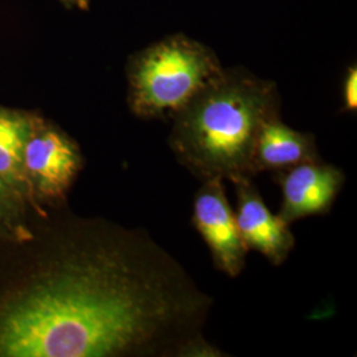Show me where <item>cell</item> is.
Masks as SVG:
<instances>
[{
    "label": "cell",
    "instance_id": "6da1fadb",
    "mask_svg": "<svg viewBox=\"0 0 357 357\" xmlns=\"http://www.w3.org/2000/svg\"><path fill=\"white\" fill-rule=\"evenodd\" d=\"M64 206L0 243V357L225 356L203 333L213 298L175 257Z\"/></svg>",
    "mask_w": 357,
    "mask_h": 357
},
{
    "label": "cell",
    "instance_id": "7a4b0ae2",
    "mask_svg": "<svg viewBox=\"0 0 357 357\" xmlns=\"http://www.w3.org/2000/svg\"><path fill=\"white\" fill-rule=\"evenodd\" d=\"M275 115L273 84L224 72L174 116L168 144L178 163L200 181L253 178L255 142Z\"/></svg>",
    "mask_w": 357,
    "mask_h": 357
},
{
    "label": "cell",
    "instance_id": "3957f363",
    "mask_svg": "<svg viewBox=\"0 0 357 357\" xmlns=\"http://www.w3.org/2000/svg\"><path fill=\"white\" fill-rule=\"evenodd\" d=\"M222 73L216 57L193 41L159 43L128 68L130 109L141 118H174Z\"/></svg>",
    "mask_w": 357,
    "mask_h": 357
},
{
    "label": "cell",
    "instance_id": "277c9868",
    "mask_svg": "<svg viewBox=\"0 0 357 357\" xmlns=\"http://www.w3.org/2000/svg\"><path fill=\"white\" fill-rule=\"evenodd\" d=\"M29 205L38 215L66 204V196L84 168L81 149L63 128L33 113L22 158Z\"/></svg>",
    "mask_w": 357,
    "mask_h": 357
},
{
    "label": "cell",
    "instance_id": "5b68a950",
    "mask_svg": "<svg viewBox=\"0 0 357 357\" xmlns=\"http://www.w3.org/2000/svg\"><path fill=\"white\" fill-rule=\"evenodd\" d=\"M195 195L192 224L203 237L216 268L230 278L243 273L249 249L243 243L222 178L202 181Z\"/></svg>",
    "mask_w": 357,
    "mask_h": 357
},
{
    "label": "cell",
    "instance_id": "8992f818",
    "mask_svg": "<svg viewBox=\"0 0 357 357\" xmlns=\"http://www.w3.org/2000/svg\"><path fill=\"white\" fill-rule=\"evenodd\" d=\"M282 190L278 217L286 225L311 216L327 215L344 185L342 168L321 160L277 171Z\"/></svg>",
    "mask_w": 357,
    "mask_h": 357
},
{
    "label": "cell",
    "instance_id": "52a82bcc",
    "mask_svg": "<svg viewBox=\"0 0 357 357\" xmlns=\"http://www.w3.org/2000/svg\"><path fill=\"white\" fill-rule=\"evenodd\" d=\"M233 184L237 193L234 216L243 243L249 250L264 255L271 265L281 266L295 246L290 227L278 215L270 212L253 178H243Z\"/></svg>",
    "mask_w": 357,
    "mask_h": 357
},
{
    "label": "cell",
    "instance_id": "ba28073f",
    "mask_svg": "<svg viewBox=\"0 0 357 357\" xmlns=\"http://www.w3.org/2000/svg\"><path fill=\"white\" fill-rule=\"evenodd\" d=\"M314 160H320L314 135L286 126L278 115L268 119L259 130L253 153L255 175Z\"/></svg>",
    "mask_w": 357,
    "mask_h": 357
},
{
    "label": "cell",
    "instance_id": "9c48e42d",
    "mask_svg": "<svg viewBox=\"0 0 357 357\" xmlns=\"http://www.w3.org/2000/svg\"><path fill=\"white\" fill-rule=\"evenodd\" d=\"M32 115V112L0 106V178L28 204L22 158Z\"/></svg>",
    "mask_w": 357,
    "mask_h": 357
},
{
    "label": "cell",
    "instance_id": "30bf717a",
    "mask_svg": "<svg viewBox=\"0 0 357 357\" xmlns=\"http://www.w3.org/2000/svg\"><path fill=\"white\" fill-rule=\"evenodd\" d=\"M36 215L31 205L0 178V243L26 238Z\"/></svg>",
    "mask_w": 357,
    "mask_h": 357
},
{
    "label": "cell",
    "instance_id": "8fae6325",
    "mask_svg": "<svg viewBox=\"0 0 357 357\" xmlns=\"http://www.w3.org/2000/svg\"><path fill=\"white\" fill-rule=\"evenodd\" d=\"M344 105L347 110H356L357 107V70L351 68L344 82Z\"/></svg>",
    "mask_w": 357,
    "mask_h": 357
},
{
    "label": "cell",
    "instance_id": "7c38bea8",
    "mask_svg": "<svg viewBox=\"0 0 357 357\" xmlns=\"http://www.w3.org/2000/svg\"><path fill=\"white\" fill-rule=\"evenodd\" d=\"M68 6H73V7H79V8H85L89 3V0H61Z\"/></svg>",
    "mask_w": 357,
    "mask_h": 357
}]
</instances>
